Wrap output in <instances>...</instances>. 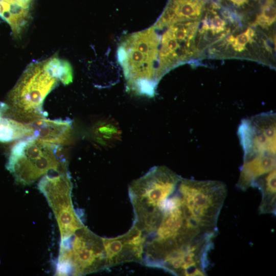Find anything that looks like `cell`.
<instances>
[{"mask_svg":"<svg viewBox=\"0 0 276 276\" xmlns=\"http://www.w3.org/2000/svg\"><path fill=\"white\" fill-rule=\"evenodd\" d=\"M61 146L33 135L21 139L12 147L6 168L22 185L32 183L51 172L66 170Z\"/></svg>","mask_w":276,"mask_h":276,"instance_id":"6da1fadb","label":"cell"},{"mask_svg":"<svg viewBox=\"0 0 276 276\" xmlns=\"http://www.w3.org/2000/svg\"><path fill=\"white\" fill-rule=\"evenodd\" d=\"M176 190L186 213L196 226L203 232L217 234L218 218L227 195L225 185L181 177Z\"/></svg>","mask_w":276,"mask_h":276,"instance_id":"7a4b0ae2","label":"cell"},{"mask_svg":"<svg viewBox=\"0 0 276 276\" xmlns=\"http://www.w3.org/2000/svg\"><path fill=\"white\" fill-rule=\"evenodd\" d=\"M58 81L44 70L43 61L31 63L10 91L4 112L31 122L43 118V102Z\"/></svg>","mask_w":276,"mask_h":276,"instance_id":"3957f363","label":"cell"},{"mask_svg":"<svg viewBox=\"0 0 276 276\" xmlns=\"http://www.w3.org/2000/svg\"><path fill=\"white\" fill-rule=\"evenodd\" d=\"M106 267L103 238L83 225L61 240L56 275H83Z\"/></svg>","mask_w":276,"mask_h":276,"instance_id":"277c9868","label":"cell"},{"mask_svg":"<svg viewBox=\"0 0 276 276\" xmlns=\"http://www.w3.org/2000/svg\"><path fill=\"white\" fill-rule=\"evenodd\" d=\"M180 178L168 167L157 166L134 180L129 188L134 211L149 210L159 206L175 191Z\"/></svg>","mask_w":276,"mask_h":276,"instance_id":"5b68a950","label":"cell"},{"mask_svg":"<svg viewBox=\"0 0 276 276\" xmlns=\"http://www.w3.org/2000/svg\"><path fill=\"white\" fill-rule=\"evenodd\" d=\"M215 234L200 235L166 255L156 266L178 275H205Z\"/></svg>","mask_w":276,"mask_h":276,"instance_id":"8992f818","label":"cell"},{"mask_svg":"<svg viewBox=\"0 0 276 276\" xmlns=\"http://www.w3.org/2000/svg\"><path fill=\"white\" fill-rule=\"evenodd\" d=\"M237 133L244 152L243 159L260 154L275 155V113H262L242 120Z\"/></svg>","mask_w":276,"mask_h":276,"instance_id":"52a82bcc","label":"cell"},{"mask_svg":"<svg viewBox=\"0 0 276 276\" xmlns=\"http://www.w3.org/2000/svg\"><path fill=\"white\" fill-rule=\"evenodd\" d=\"M106 267L126 262H142L144 238L134 226L126 234L113 238H103Z\"/></svg>","mask_w":276,"mask_h":276,"instance_id":"ba28073f","label":"cell"},{"mask_svg":"<svg viewBox=\"0 0 276 276\" xmlns=\"http://www.w3.org/2000/svg\"><path fill=\"white\" fill-rule=\"evenodd\" d=\"M72 185L67 170L51 172L41 178L38 189L47 198L55 215L74 209L72 202Z\"/></svg>","mask_w":276,"mask_h":276,"instance_id":"9c48e42d","label":"cell"},{"mask_svg":"<svg viewBox=\"0 0 276 276\" xmlns=\"http://www.w3.org/2000/svg\"><path fill=\"white\" fill-rule=\"evenodd\" d=\"M33 127L36 138L45 142L57 145L67 144L72 131V121L65 120H49L40 118L30 123Z\"/></svg>","mask_w":276,"mask_h":276,"instance_id":"30bf717a","label":"cell"},{"mask_svg":"<svg viewBox=\"0 0 276 276\" xmlns=\"http://www.w3.org/2000/svg\"><path fill=\"white\" fill-rule=\"evenodd\" d=\"M275 155L260 154L243 159L237 187L242 191L254 187L256 181L275 169Z\"/></svg>","mask_w":276,"mask_h":276,"instance_id":"8fae6325","label":"cell"},{"mask_svg":"<svg viewBox=\"0 0 276 276\" xmlns=\"http://www.w3.org/2000/svg\"><path fill=\"white\" fill-rule=\"evenodd\" d=\"M204 0H168L157 21L163 23L193 21L204 10Z\"/></svg>","mask_w":276,"mask_h":276,"instance_id":"7c38bea8","label":"cell"},{"mask_svg":"<svg viewBox=\"0 0 276 276\" xmlns=\"http://www.w3.org/2000/svg\"><path fill=\"white\" fill-rule=\"evenodd\" d=\"M275 169L259 177L254 187L261 191L262 199L259 206L260 214H275L276 209Z\"/></svg>","mask_w":276,"mask_h":276,"instance_id":"4fadbf2b","label":"cell"},{"mask_svg":"<svg viewBox=\"0 0 276 276\" xmlns=\"http://www.w3.org/2000/svg\"><path fill=\"white\" fill-rule=\"evenodd\" d=\"M34 130L29 124L23 123L10 118L0 119V142H10L34 135Z\"/></svg>","mask_w":276,"mask_h":276,"instance_id":"5bb4252c","label":"cell"},{"mask_svg":"<svg viewBox=\"0 0 276 276\" xmlns=\"http://www.w3.org/2000/svg\"><path fill=\"white\" fill-rule=\"evenodd\" d=\"M93 130L95 141L104 147L113 146L120 138L119 126L109 119L97 123Z\"/></svg>","mask_w":276,"mask_h":276,"instance_id":"9a60e30c","label":"cell"},{"mask_svg":"<svg viewBox=\"0 0 276 276\" xmlns=\"http://www.w3.org/2000/svg\"><path fill=\"white\" fill-rule=\"evenodd\" d=\"M43 68L51 76L64 85H68L73 81L72 68L70 63L65 60L53 56L43 61Z\"/></svg>","mask_w":276,"mask_h":276,"instance_id":"2e32d148","label":"cell"},{"mask_svg":"<svg viewBox=\"0 0 276 276\" xmlns=\"http://www.w3.org/2000/svg\"><path fill=\"white\" fill-rule=\"evenodd\" d=\"M226 25L225 18H222L212 9L210 13L206 14L202 20L200 31L202 33L209 32L213 35H220L221 32L226 35L227 33L225 32Z\"/></svg>","mask_w":276,"mask_h":276,"instance_id":"e0dca14e","label":"cell"},{"mask_svg":"<svg viewBox=\"0 0 276 276\" xmlns=\"http://www.w3.org/2000/svg\"><path fill=\"white\" fill-rule=\"evenodd\" d=\"M275 21V5L274 0H266L262 6L261 10L257 15L255 24L262 28H267Z\"/></svg>","mask_w":276,"mask_h":276,"instance_id":"ac0fdd59","label":"cell"},{"mask_svg":"<svg viewBox=\"0 0 276 276\" xmlns=\"http://www.w3.org/2000/svg\"><path fill=\"white\" fill-rule=\"evenodd\" d=\"M255 32L251 28H247L245 31L236 36L230 35L227 39L229 44L233 47L234 51L241 52L245 50L248 44L253 41Z\"/></svg>","mask_w":276,"mask_h":276,"instance_id":"d6986e66","label":"cell"},{"mask_svg":"<svg viewBox=\"0 0 276 276\" xmlns=\"http://www.w3.org/2000/svg\"><path fill=\"white\" fill-rule=\"evenodd\" d=\"M232 3L234 6L240 7L247 4L248 0H227Z\"/></svg>","mask_w":276,"mask_h":276,"instance_id":"ffe728a7","label":"cell"},{"mask_svg":"<svg viewBox=\"0 0 276 276\" xmlns=\"http://www.w3.org/2000/svg\"><path fill=\"white\" fill-rule=\"evenodd\" d=\"M7 2L10 3V4H16L18 5H19L21 6L22 7L25 8H29L30 5L25 2H24L22 0H5Z\"/></svg>","mask_w":276,"mask_h":276,"instance_id":"44dd1931","label":"cell"},{"mask_svg":"<svg viewBox=\"0 0 276 276\" xmlns=\"http://www.w3.org/2000/svg\"><path fill=\"white\" fill-rule=\"evenodd\" d=\"M4 107H5V104L4 103H1L0 104V119L2 118V115L3 114V112L4 111Z\"/></svg>","mask_w":276,"mask_h":276,"instance_id":"7402d4cb","label":"cell"},{"mask_svg":"<svg viewBox=\"0 0 276 276\" xmlns=\"http://www.w3.org/2000/svg\"><path fill=\"white\" fill-rule=\"evenodd\" d=\"M22 1L25 2V3H26L27 4L30 5V3L32 0H22Z\"/></svg>","mask_w":276,"mask_h":276,"instance_id":"603a6c76","label":"cell"}]
</instances>
